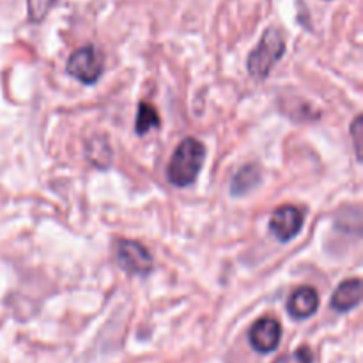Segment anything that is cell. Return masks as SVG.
<instances>
[{
    "label": "cell",
    "mask_w": 363,
    "mask_h": 363,
    "mask_svg": "<svg viewBox=\"0 0 363 363\" xmlns=\"http://www.w3.org/2000/svg\"><path fill=\"white\" fill-rule=\"evenodd\" d=\"M67 73L85 85L96 84L103 73L101 53L94 46H84L77 50L67 60Z\"/></svg>",
    "instance_id": "cell-3"
},
{
    "label": "cell",
    "mask_w": 363,
    "mask_h": 363,
    "mask_svg": "<svg viewBox=\"0 0 363 363\" xmlns=\"http://www.w3.org/2000/svg\"><path fill=\"white\" fill-rule=\"evenodd\" d=\"M284 52H286V39H284L282 32L275 27L268 28L261 38L257 48L248 57V73L257 80H262L272 73L275 64L282 59Z\"/></svg>",
    "instance_id": "cell-2"
},
{
    "label": "cell",
    "mask_w": 363,
    "mask_h": 363,
    "mask_svg": "<svg viewBox=\"0 0 363 363\" xmlns=\"http://www.w3.org/2000/svg\"><path fill=\"white\" fill-rule=\"evenodd\" d=\"M296 360L298 363H312L311 350H308V347H301V350H298Z\"/></svg>",
    "instance_id": "cell-13"
},
{
    "label": "cell",
    "mask_w": 363,
    "mask_h": 363,
    "mask_svg": "<svg viewBox=\"0 0 363 363\" xmlns=\"http://www.w3.org/2000/svg\"><path fill=\"white\" fill-rule=\"evenodd\" d=\"M362 301V280L360 279H350L344 280L333 293L332 305L333 311L337 312H347L351 308L358 307Z\"/></svg>",
    "instance_id": "cell-8"
},
{
    "label": "cell",
    "mask_w": 363,
    "mask_h": 363,
    "mask_svg": "<svg viewBox=\"0 0 363 363\" xmlns=\"http://www.w3.org/2000/svg\"><path fill=\"white\" fill-rule=\"evenodd\" d=\"M160 126V116L156 112L155 106L151 103L142 101L138 105V112H137V119H135V131L138 135H145L149 130L152 128Z\"/></svg>",
    "instance_id": "cell-10"
},
{
    "label": "cell",
    "mask_w": 363,
    "mask_h": 363,
    "mask_svg": "<svg viewBox=\"0 0 363 363\" xmlns=\"http://www.w3.org/2000/svg\"><path fill=\"white\" fill-rule=\"evenodd\" d=\"M351 131H353L354 145H357V152H358V158H360V137H362V117H357V119H354V124H353V128H351Z\"/></svg>",
    "instance_id": "cell-12"
},
{
    "label": "cell",
    "mask_w": 363,
    "mask_h": 363,
    "mask_svg": "<svg viewBox=\"0 0 363 363\" xmlns=\"http://www.w3.org/2000/svg\"><path fill=\"white\" fill-rule=\"evenodd\" d=\"M261 181V172H259L257 167L247 165L240 170V172L234 176L233 186H230V194L233 195H245L255 188Z\"/></svg>",
    "instance_id": "cell-9"
},
{
    "label": "cell",
    "mask_w": 363,
    "mask_h": 363,
    "mask_svg": "<svg viewBox=\"0 0 363 363\" xmlns=\"http://www.w3.org/2000/svg\"><path fill=\"white\" fill-rule=\"evenodd\" d=\"M55 0H27L28 4V16L32 21H41L48 14L50 7Z\"/></svg>",
    "instance_id": "cell-11"
},
{
    "label": "cell",
    "mask_w": 363,
    "mask_h": 363,
    "mask_svg": "<svg viewBox=\"0 0 363 363\" xmlns=\"http://www.w3.org/2000/svg\"><path fill=\"white\" fill-rule=\"evenodd\" d=\"M206 160V147L197 138H184L174 151L167 177L174 186L186 188L195 183Z\"/></svg>",
    "instance_id": "cell-1"
},
{
    "label": "cell",
    "mask_w": 363,
    "mask_h": 363,
    "mask_svg": "<svg viewBox=\"0 0 363 363\" xmlns=\"http://www.w3.org/2000/svg\"><path fill=\"white\" fill-rule=\"evenodd\" d=\"M319 307L318 291L314 287H298L287 301V311L294 319H307L315 314Z\"/></svg>",
    "instance_id": "cell-7"
},
{
    "label": "cell",
    "mask_w": 363,
    "mask_h": 363,
    "mask_svg": "<svg viewBox=\"0 0 363 363\" xmlns=\"http://www.w3.org/2000/svg\"><path fill=\"white\" fill-rule=\"evenodd\" d=\"M282 328L280 323L273 318H262L252 326L250 344L257 353H272L279 347Z\"/></svg>",
    "instance_id": "cell-6"
},
{
    "label": "cell",
    "mask_w": 363,
    "mask_h": 363,
    "mask_svg": "<svg viewBox=\"0 0 363 363\" xmlns=\"http://www.w3.org/2000/svg\"><path fill=\"white\" fill-rule=\"evenodd\" d=\"M117 262L130 275L145 277L152 272V257L138 241L123 240L117 243Z\"/></svg>",
    "instance_id": "cell-4"
},
{
    "label": "cell",
    "mask_w": 363,
    "mask_h": 363,
    "mask_svg": "<svg viewBox=\"0 0 363 363\" xmlns=\"http://www.w3.org/2000/svg\"><path fill=\"white\" fill-rule=\"evenodd\" d=\"M303 222L305 215L300 208H296V206H280L272 215L269 230H272L277 240L287 243V241H291L300 234Z\"/></svg>",
    "instance_id": "cell-5"
}]
</instances>
